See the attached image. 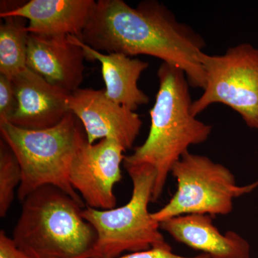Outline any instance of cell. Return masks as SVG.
<instances>
[{
  "label": "cell",
  "mask_w": 258,
  "mask_h": 258,
  "mask_svg": "<svg viewBox=\"0 0 258 258\" xmlns=\"http://www.w3.org/2000/svg\"><path fill=\"white\" fill-rule=\"evenodd\" d=\"M79 39L101 52L157 57L184 71L191 87L205 88V40L158 1L132 8L122 0H98Z\"/></svg>",
  "instance_id": "obj_1"
},
{
  "label": "cell",
  "mask_w": 258,
  "mask_h": 258,
  "mask_svg": "<svg viewBox=\"0 0 258 258\" xmlns=\"http://www.w3.org/2000/svg\"><path fill=\"white\" fill-rule=\"evenodd\" d=\"M159 87L150 111L149 135L142 145L125 156L123 166L147 165L156 173L152 203L162 195L174 164L192 145L205 143L211 125L191 113L189 83L184 71L162 62L157 71Z\"/></svg>",
  "instance_id": "obj_2"
},
{
  "label": "cell",
  "mask_w": 258,
  "mask_h": 258,
  "mask_svg": "<svg viewBox=\"0 0 258 258\" xmlns=\"http://www.w3.org/2000/svg\"><path fill=\"white\" fill-rule=\"evenodd\" d=\"M83 208L58 188L42 186L22 203L12 238L32 258H93L97 234Z\"/></svg>",
  "instance_id": "obj_3"
},
{
  "label": "cell",
  "mask_w": 258,
  "mask_h": 258,
  "mask_svg": "<svg viewBox=\"0 0 258 258\" xmlns=\"http://www.w3.org/2000/svg\"><path fill=\"white\" fill-rule=\"evenodd\" d=\"M83 130L81 121L72 112L59 124L43 130H28L10 122H0L2 139L16 156L23 172L18 189L20 202L23 203L42 186H53L84 207V201L69 179L76 153L86 138Z\"/></svg>",
  "instance_id": "obj_4"
},
{
  "label": "cell",
  "mask_w": 258,
  "mask_h": 258,
  "mask_svg": "<svg viewBox=\"0 0 258 258\" xmlns=\"http://www.w3.org/2000/svg\"><path fill=\"white\" fill-rule=\"evenodd\" d=\"M133 184L130 200L111 210L83 209V217L97 234L93 258H115L124 252H139L169 244L160 223L149 211L156 173L147 165L125 166Z\"/></svg>",
  "instance_id": "obj_5"
},
{
  "label": "cell",
  "mask_w": 258,
  "mask_h": 258,
  "mask_svg": "<svg viewBox=\"0 0 258 258\" xmlns=\"http://www.w3.org/2000/svg\"><path fill=\"white\" fill-rule=\"evenodd\" d=\"M171 174L177 189L165 206L153 212V218L159 223L185 215H229L235 199L254 186H237L228 168L189 152L174 164Z\"/></svg>",
  "instance_id": "obj_6"
},
{
  "label": "cell",
  "mask_w": 258,
  "mask_h": 258,
  "mask_svg": "<svg viewBox=\"0 0 258 258\" xmlns=\"http://www.w3.org/2000/svg\"><path fill=\"white\" fill-rule=\"evenodd\" d=\"M203 94L193 101L195 116L215 103L230 107L249 128L258 130V49L249 43L230 47L222 55L204 52Z\"/></svg>",
  "instance_id": "obj_7"
},
{
  "label": "cell",
  "mask_w": 258,
  "mask_h": 258,
  "mask_svg": "<svg viewBox=\"0 0 258 258\" xmlns=\"http://www.w3.org/2000/svg\"><path fill=\"white\" fill-rule=\"evenodd\" d=\"M126 150L118 142L104 139L79 146L70 169L69 179L88 208L111 210L116 206L115 185L122 179L121 164Z\"/></svg>",
  "instance_id": "obj_8"
},
{
  "label": "cell",
  "mask_w": 258,
  "mask_h": 258,
  "mask_svg": "<svg viewBox=\"0 0 258 258\" xmlns=\"http://www.w3.org/2000/svg\"><path fill=\"white\" fill-rule=\"evenodd\" d=\"M69 111L79 118L89 144L108 139L132 149L142 122L138 113L108 99L105 89H79L71 93Z\"/></svg>",
  "instance_id": "obj_9"
},
{
  "label": "cell",
  "mask_w": 258,
  "mask_h": 258,
  "mask_svg": "<svg viewBox=\"0 0 258 258\" xmlns=\"http://www.w3.org/2000/svg\"><path fill=\"white\" fill-rule=\"evenodd\" d=\"M18 108L12 124L28 130H43L59 124L68 115L71 93L53 86L27 68L13 78Z\"/></svg>",
  "instance_id": "obj_10"
},
{
  "label": "cell",
  "mask_w": 258,
  "mask_h": 258,
  "mask_svg": "<svg viewBox=\"0 0 258 258\" xmlns=\"http://www.w3.org/2000/svg\"><path fill=\"white\" fill-rule=\"evenodd\" d=\"M84 51L68 36L30 34L27 67L45 81L70 93L84 79Z\"/></svg>",
  "instance_id": "obj_11"
},
{
  "label": "cell",
  "mask_w": 258,
  "mask_h": 258,
  "mask_svg": "<svg viewBox=\"0 0 258 258\" xmlns=\"http://www.w3.org/2000/svg\"><path fill=\"white\" fill-rule=\"evenodd\" d=\"M96 2L93 0H31L14 10L0 13L2 18L28 20L30 34L45 37L73 35L81 38Z\"/></svg>",
  "instance_id": "obj_12"
},
{
  "label": "cell",
  "mask_w": 258,
  "mask_h": 258,
  "mask_svg": "<svg viewBox=\"0 0 258 258\" xmlns=\"http://www.w3.org/2000/svg\"><path fill=\"white\" fill-rule=\"evenodd\" d=\"M176 242L211 258H250V245L234 231L222 233L208 215H185L160 222Z\"/></svg>",
  "instance_id": "obj_13"
},
{
  "label": "cell",
  "mask_w": 258,
  "mask_h": 258,
  "mask_svg": "<svg viewBox=\"0 0 258 258\" xmlns=\"http://www.w3.org/2000/svg\"><path fill=\"white\" fill-rule=\"evenodd\" d=\"M69 37L83 49L86 60H97L101 63L106 84L105 92L108 99L134 111L149 103V97L138 86L141 75L149 68L147 62L116 52L103 53L88 46L79 37Z\"/></svg>",
  "instance_id": "obj_14"
},
{
  "label": "cell",
  "mask_w": 258,
  "mask_h": 258,
  "mask_svg": "<svg viewBox=\"0 0 258 258\" xmlns=\"http://www.w3.org/2000/svg\"><path fill=\"white\" fill-rule=\"evenodd\" d=\"M0 25V74L13 80L27 69L30 33L26 20L19 17L3 18Z\"/></svg>",
  "instance_id": "obj_15"
},
{
  "label": "cell",
  "mask_w": 258,
  "mask_h": 258,
  "mask_svg": "<svg viewBox=\"0 0 258 258\" xmlns=\"http://www.w3.org/2000/svg\"><path fill=\"white\" fill-rule=\"evenodd\" d=\"M23 179L21 166L8 144L0 142V217H6Z\"/></svg>",
  "instance_id": "obj_16"
},
{
  "label": "cell",
  "mask_w": 258,
  "mask_h": 258,
  "mask_svg": "<svg viewBox=\"0 0 258 258\" xmlns=\"http://www.w3.org/2000/svg\"><path fill=\"white\" fill-rule=\"evenodd\" d=\"M18 108L13 81L0 74V122H9Z\"/></svg>",
  "instance_id": "obj_17"
},
{
  "label": "cell",
  "mask_w": 258,
  "mask_h": 258,
  "mask_svg": "<svg viewBox=\"0 0 258 258\" xmlns=\"http://www.w3.org/2000/svg\"><path fill=\"white\" fill-rule=\"evenodd\" d=\"M115 258H211L206 254L201 253L194 257H185L179 255L172 252V249L169 244L165 246L152 247L147 250L132 252L123 254L120 257Z\"/></svg>",
  "instance_id": "obj_18"
},
{
  "label": "cell",
  "mask_w": 258,
  "mask_h": 258,
  "mask_svg": "<svg viewBox=\"0 0 258 258\" xmlns=\"http://www.w3.org/2000/svg\"><path fill=\"white\" fill-rule=\"evenodd\" d=\"M0 258H32L21 250L5 230L0 231Z\"/></svg>",
  "instance_id": "obj_19"
}]
</instances>
